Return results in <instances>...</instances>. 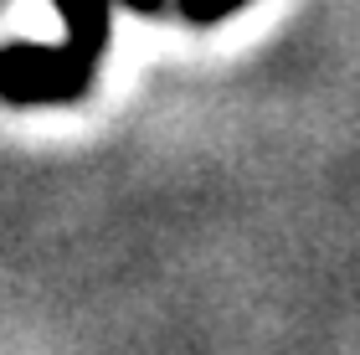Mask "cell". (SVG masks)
<instances>
[{"instance_id":"7a4b0ae2","label":"cell","mask_w":360,"mask_h":355,"mask_svg":"<svg viewBox=\"0 0 360 355\" xmlns=\"http://www.w3.org/2000/svg\"><path fill=\"white\" fill-rule=\"evenodd\" d=\"M57 15L68 21V41H77L83 52L103 57L113 37V0H52Z\"/></svg>"},{"instance_id":"277c9868","label":"cell","mask_w":360,"mask_h":355,"mask_svg":"<svg viewBox=\"0 0 360 355\" xmlns=\"http://www.w3.org/2000/svg\"><path fill=\"white\" fill-rule=\"evenodd\" d=\"M113 6H124V11H139V15H155L165 0H113Z\"/></svg>"},{"instance_id":"6da1fadb","label":"cell","mask_w":360,"mask_h":355,"mask_svg":"<svg viewBox=\"0 0 360 355\" xmlns=\"http://www.w3.org/2000/svg\"><path fill=\"white\" fill-rule=\"evenodd\" d=\"M103 57L83 52L77 41H11L0 46V103L11 108H46L77 103L93 88Z\"/></svg>"},{"instance_id":"3957f363","label":"cell","mask_w":360,"mask_h":355,"mask_svg":"<svg viewBox=\"0 0 360 355\" xmlns=\"http://www.w3.org/2000/svg\"><path fill=\"white\" fill-rule=\"evenodd\" d=\"M175 6H180V15H186L191 26H217L232 11H242L248 0H175Z\"/></svg>"}]
</instances>
